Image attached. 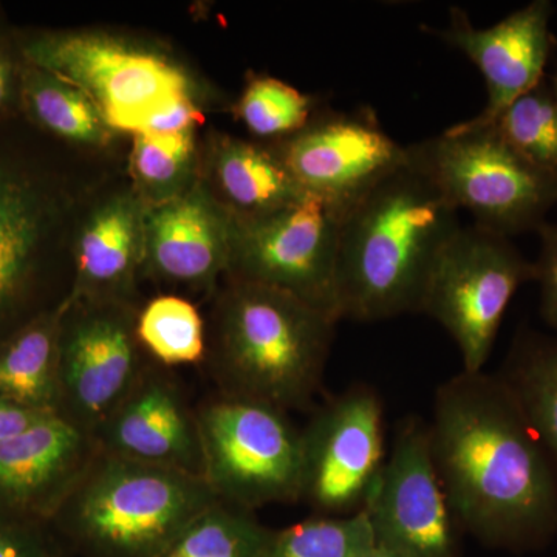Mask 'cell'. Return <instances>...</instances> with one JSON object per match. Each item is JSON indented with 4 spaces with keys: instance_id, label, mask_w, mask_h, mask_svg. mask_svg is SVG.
<instances>
[{
    "instance_id": "cell-24",
    "label": "cell",
    "mask_w": 557,
    "mask_h": 557,
    "mask_svg": "<svg viewBox=\"0 0 557 557\" xmlns=\"http://www.w3.org/2000/svg\"><path fill=\"white\" fill-rule=\"evenodd\" d=\"M247 508L225 500L190 523L164 557H263L273 530L263 527Z\"/></svg>"
},
{
    "instance_id": "cell-36",
    "label": "cell",
    "mask_w": 557,
    "mask_h": 557,
    "mask_svg": "<svg viewBox=\"0 0 557 557\" xmlns=\"http://www.w3.org/2000/svg\"><path fill=\"white\" fill-rule=\"evenodd\" d=\"M553 91H555V97H556V100H557V78L555 81V90H553Z\"/></svg>"
},
{
    "instance_id": "cell-19",
    "label": "cell",
    "mask_w": 557,
    "mask_h": 557,
    "mask_svg": "<svg viewBox=\"0 0 557 557\" xmlns=\"http://www.w3.org/2000/svg\"><path fill=\"white\" fill-rule=\"evenodd\" d=\"M54 218L49 194L0 161V341L30 299Z\"/></svg>"
},
{
    "instance_id": "cell-17",
    "label": "cell",
    "mask_w": 557,
    "mask_h": 557,
    "mask_svg": "<svg viewBox=\"0 0 557 557\" xmlns=\"http://www.w3.org/2000/svg\"><path fill=\"white\" fill-rule=\"evenodd\" d=\"M104 453L203 478L196 410L177 381L148 366L137 386L97 435Z\"/></svg>"
},
{
    "instance_id": "cell-33",
    "label": "cell",
    "mask_w": 557,
    "mask_h": 557,
    "mask_svg": "<svg viewBox=\"0 0 557 557\" xmlns=\"http://www.w3.org/2000/svg\"><path fill=\"white\" fill-rule=\"evenodd\" d=\"M50 416H54V413L20 408V406L0 399V442L21 434L25 429Z\"/></svg>"
},
{
    "instance_id": "cell-23",
    "label": "cell",
    "mask_w": 557,
    "mask_h": 557,
    "mask_svg": "<svg viewBox=\"0 0 557 557\" xmlns=\"http://www.w3.org/2000/svg\"><path fill=\"white\" fill-rule=\"evenodd\" d=\"M196 131L183 134L134 135L131 174L134 193L146 207L164 203L188 193L199 182Z\"/></svg>"
},
{
    "instance_id": "cell-8",
    "label": "cell",
    "mask_w": 557,
    "mask_h": 557,
    "mask_svg": "<svg viewBox=\"0 0 557 557\" xmlns=\"http://www.w3.org/2000/svg\"><path fill=\"white\" fill-rule=\"evenodd\" d=\"M530 281L536 267L508 237L460 226L432 265L418 313L453 336L463 372H482L512 296Z\"/></svg>"
},
{
    "instance_id": "cell-13",
    "label": "cell",
    "mask_w": 557,
    "mask_h": 557,
    "mask_svg": "<svg viewBox=\"0 0 557 557\" xmlns=\"http://www.w3.org/2000/svg\"><path fill=\"white\" fill-rule=\"evenodd\" d=\"M273 149L304 193L344 212L409 157L370 109L313 116Z\"/></svg>"
},
{
    "instance_id": "cell-16",
    "label": "cell",
    "mask_w": 557,
    "mask_h": 557,
    "mask_svg": "<svg viewBox=\"0 0 557 557\" xmlns=\"http://www.w3.org/2000/svg\"><path fill=\"white\" fill-rule=\"evenodd\" d=\"M97 440L50 416L0 442V518L51 523L97 456Z\"/></svg>"
},
{
    "instance_id": "cell-27",
    "label": "cell",
    "mask_w": 557,
    "mask_h": 557,
    "mask_svg": "<svg viewBox=\"0 0 557 557\" xmlns=\"http://www.w3.org/2000/svg\"><path fill=\"white\" fill-rule=\"evenodd\" d=\"M137 332L143 348L159 364H193L205 359L203 321L189 300L159 296L138 313Z\"/></svg>"
},
{
    "instance_id": "cell-6",
    "label": "cell",
    "mask_w": 557,
    "mask_h": 557,
    "mask_svg": "<svg viewBox=\"0 0 557 557\" xmlns=\"http://www.w3.org/2000/svg\"><path fill=\"white\" fill-rule=\"evenodd\" d=\"M28 65L83 90L115 132L139 134L153 115L194 98L193 79L166 54L98 32L49 33L24 49Z\"/></svg>"
},
{
    "instance_id": "cell-10",
    "label": "cell",
    "mask_w": 557,
    "mask_h": 557,
    "mask_svg": "<svg viewBox=\"0 0 557 557\" xmlns=\"http://www.w3.org/2000/svg\"><path fill=\"white\" fill-rule=\"evenodd\" d=\"M343 215V209L306 194L262 218H234L226 278L281 289L338 322Z\"/></svg>"
},
{
    "instance_id": "cell-30",
    "label": "cell",
    "mask_w": 557,
    "mask_h": 557,
    "mask_svg": "<svg viewBox=\"0 0 557 557\" xmlns=\"http://www.w3.org/2000/svg\"><path fill=\"white\" fill-rule=\"evenodd\" d=\"M51 523L0 518V557H67Z\"/></svg>"
},
{
    "instance_id": "cell-18",
    "label": "cell",
    "mask_w": 557,
    "mask_h": 557,
    "mask_svg": "<svg viewBox=\"0 0 557 557\" xmlns=\"http://www.w3.org/2000/svg\"><path fill=\"white\" fill-rule=\"evenodd\" d=\"M145 201L134 189L113 194L91 209L73 252L69 300H132L145 273Z\"/></svg>"
},
{
    "instance_id": "cell-22",
    "label": "cell",
    "mask_w": 557,
    "mask_h": 557,
    "mask_svg": "<svg viewBox=\"0 0 557 557\" xmlns=\"http://www.w3.org/2000/svg\"><path fill=\"white\" fill-rule=\"evenodd\" d=\"M22 95L33 119L51 134L78 145L104 148L116 132L78 87L28 65L22 75Z\"/></svg>"
},
{
    "instance_id": "cell-28",
    "label": "cell",
    "mask_w": 557,
    "mask_h": 557,
    "mask_svg": "<svg viewBox=\"0 0 557 557\" xmlns=\"http://www.w3.org/2000/svg\"><path fill=\"white\" fill-rule=\"evenodd\" d=\"M487 126L523 159L557 174V100L545 79L512 101Z\"/></svg>"
},
{
    "instance_id": "cell-4",
    "label": "cell",
    "mask_w": 557,
    "mask_h": 557,
    "mask_svg": "<svg viewBox=\"0 0 557 557\" xmlns=\"http://www.w3.org/2000/svg\"><path fill=\"white\" fill-rule=\"evenodd\" d=\"M215 500L199 475L100 449L51 525L87 557H164Z\"/></svg>"
},
{
    "instance_id": "cell-15",
    "label": "cell",
    "mask_w": 557,
    "mask_h": 557,
    "mask_svg": "<svg viewBox=\"0 0 557 557\" xmlns=\"http://www.w3.org/2000/svg\"><path fill=\"white\" fill-rule=\"evenodd\" d=\"M233 233L234 215L199 178L183 196L146 207L145 274L212 293L228 276Z\"/></svg>"
},
{
    "instance_id": "cell-11",
    "label": "cell",
    "mask_w": 557,
    "mask_h": 557,
    "mask_svg": "<svg viewBox=\"0 0 557 557\" xmlns=\"http://www.w3.org/2000/svg\"><path fill=\"white\" fill-rule=\"evenodd\" d=\"M302 434V497L324 516L364 507L384 467L383 403L358 384L311 418Z\"/></svg>"
},
{
    "instance_id": "cell-14",
    "label": "cell",
    "mask_w": 557,
    "mask_h": 557,
    "mask_svg": "<svg viewBox=\"0 0 557 557\" xmlns=\"http://www.w3.org/2000/svg\"><path fill=\"white\" fill-rule=\"evenodd\" d=\"M552 13V2L534 0L493 27L478 28L469 20L467 11L454 7L448 27L424 25V33L467 54L485 78V109L474 119L457 123L458 126L468 129L487 126L512 101L544 81L555 44L549 32Z\"/></svg>"
},
{
    "instance_id": "cell-34",
    "label": "cell",
    "mask_w": 557,
    "mask_h": 557,
    "mask_svg": "<svg viewBox=\"0 0 557 557\" xmlns=\"http://www.w3.org/2000/svg\"><path fill=\"white\" fill-rule=\"evenodd\" d=\"M13 84V65L5 58L0 57V108L5 104Z\"/></svg>"
},
{
    "instance_id": "cell-25",
    "label": "cell",
    "mask_w": 557,
    "mask_h": 557,
    "mask_svg": "<svg viewBox=\"0 0 557 557\" xmlns=\"http://www.w3.org/2000/svg\"><path fill=\"white\" fill-rule=\"evenodd\" d=\"M502 375L557 460V339L519 341Z\"/></svg>"
},
{
    "instance_id": "cell-35",
    "label": "cell",
    "mask_w": 557,
    "mask_h": 557,
    "mask_svg": "<svg viewBox=\"0 0 557 557\" xmlns=\"http://www.w3.org/2000/svg\"><path fill=\"white\" fill-rule=\"evenodd\" d=\"M364 557H408L401 555V553L394 552V549H388L384 547H380V545H375V548L372 552H369Z\"/></svg>"
},
{
    "instance_id": "cell-1",
    "label": "cell",
    "mask_w": 557,
    "mask_h": 557,
    "mask_svg": "<svg viewBox=\"0 0 557 557\" xmlns=\"http://www.w3.org/2000/svg\"><path fill=\"white\" fill-rule=\"evenodd\" d=\"M432 457L458 527L527 552L557 534V460L504 375L468 373L435 392Z\"/></svg>"
},
{
    "instance_id": "cell-12",
    "label": "cell",
    "mask_w": 557,
    "mask_h": 557,
    "mask_svg": "<svg viewBox=\"0 0 557 557\" xmlns=\"http://www.w3.org/2000/svg\"><path fill=\"white\" fill-rule=\"evenodd\" d=\"M376 545L408 557H458L460 534L440 482L426 421L406 417L366 502Z\"/></svg>"
},
{
    "instance_id": "cell-31",
    "label": "cell",
    "mask_w": 557,
    "mask_h": 557,
    "mask_svg": "<svg viewBox=\"0 0 557 557\" xmlns=\"http://www.w3.org/2000/svg\"><path fill=\"white\" fill-rule=\"evenodd\" d=\"M541 255L536 267V282L541 285V311L545 322L557 332V226L544 223L537 230Z\"/></svg>"
},
{
    "instance_id": "cell-32",
    "label": "cell",
    "mask_w": 557,
    "mask_h": 557,
    "mask_svg": "<svg viewBox=\"0 0 557 557\" xmlns=\"http://www.w3.org/2000/svg\"><path fill=\"white\" fill-rule=\"evenodd\" d=\"M201 121H203V113L197 108L194 98H182L153 115L141 132L183 134V132L196 131L197 124Z\"/></svg>"
},
{
    "instance_id": "cell-2",
    "label": "cell",
    "mask_w": 557,
    "mask_h": 557,
    "mask_svg": "<svg viewBox=\"0 0 557 557\" xmlns=\"http://www.w3.org/2000/svg\"><path fill=\"white\" fill-rule=\"evenodd\" d=\"M457 212L409 150L405 164L344 212L339 318L375 322L418 313L432 265L461 226Z\"/></svg>"
},
{
    "instance_id": "cell-9",
    "label": "cell",
    "mask_w": 557,
    "mask_h": 557,
    "mask_svg": "<svg viewBox=\"0 0 557 557\" xmlns=\"http://www.w3.org/2000/svg\"><path fill=\"white\" fill-rule=\"evenodd\" d=\"M138 313L131 300L62 302L57 416L95 440L148 369Z\"/></svg>"
},
{
    "instance_id": "cell-29",
    "label": "cell",
    "mask_w": 557,
    "mask_h": 557,
    "mask_svg": "<svg viewBox=\"0 0 557 557\" xmlns=\"http://www.w3.org/2000/svg\"><path fill=\"white\" fill-rule=\"evenodd\" d=\"M313 98L273 76H252L242 91L236 115L259 138L284 139L313 120Z\"/></svg>"
},
{
    "instance_id": "cell-21",
    "label": "cell",
    "mask_w": 557,
    "mask_h": 557,
    "mask_svg": "<svg viewBox=\"0 0 557 557\" xmlns=\"http://www.w3.org/2000/svg\"><path fill=\"white\" fill-rule=\"evenodd\" d=\"M61 314L62 302L0 341V399L57 416Z\"/></svg>"
},
{
    "instance_id": "cell-7",
    "label": "cell",
    "mask_w": 557,
    "mask_h": 557,
    "mask_svg": "<svg viewBox=\"0 0 557 557\" xmlns=\"http://www.w3.org/2000/svg\"><path fill=\"white\" fill-rule=\"evenodd\" d=\"M203 479L220 500L249 511L302 497V434L287 412L219 394L196 410Z\"/></svg>"
},
{
    "instance_id": "cell-5",
    "label": "cell",
    "mask_w": 557,
    "mask_h": 557,
    "mask_svg": "<svg viewBox=\"0 0 557 557\" xmlns=\"http://www.w3.org/2000/svg\"><path fill=\"white\" fill-rule=\"evenodd\" d=\"M409 150L457 211L508 239L541 228L557 205V174L523 159L491 126L456 124Z\"/></svg>"
},
{
    "instance_id": "cell-20",
    "label": "cell",
    "mask_w": 557,
    "mask_h": 557,
    "mask_svg": "<svg viewBox=\"0 0 557 557\" xmlns=\"http://www.w3.org/2000/svg\"><path fill=\"white\" fill-rule=\"evenodd\" d=\"M209 193L236 219H258L306 196L276 150L244 139H212L208 157Z\"/></svg>"
},
{
    "instance_id": "cell-26",
    "label": "cell",
    "mask_w": 557,
    "mask_h": 557,
    "mask_svg": "<svg viewBox=\"0 0 557 557\" xmlns=\"http://www.w3.org/2000/svg\"><path fill=\"white\" fill-rule=\"evenodd\" d=\"M364 508L347 516H322L274 531L263 557H364L375 548Z\"/></svg>"
},
{
    "instance_id": "cell-3",
    "label": "cell",
    "mask_w": 557,
    "mask_h": 557,
    "mask_svg": "<svg viewBox=\"0 0 557 557\" xmlns=\"http://www.w3.org/2000/svg\"><path fill=\"white\" fill-rule=\"evenodd\" d=\"M335 327V319L288 293L228 278L205 359L220 394L302 410L321 387Z\"/></svg>"
}]
</instances>
